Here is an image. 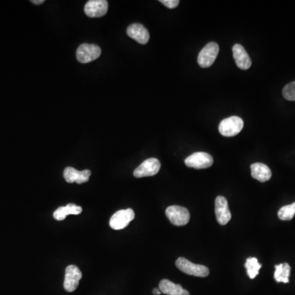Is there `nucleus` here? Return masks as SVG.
<instances>
[{"label": "nucleus", "mask_w": 295, "mask_h": 295, "mask_svg": "<svg viewBox=\"0 0 295 295\" xmlns=\"http://www.w3.org/2000/svg\"><path fill=\"white\" fill-rule=\"evenodd\" d=\"M175 265L180 271L190 276L206 277L209 275V268L206 267L199 265V264L193 263L184 257H179L175 261Z\"/></svg>", "instance_id": "obj_1"}, {"label": "nucleus", "mask_w": 295, "mask_h": 295, "mask_svg": "<svg viewBox=\"0 0 295 295\" xmlns=\"http://www.w3.org/2000/svg\"><path fill=\"white\" fill-rule=\"evenodd\" d=\"M244 127V122L240 116H230L221 121L219 125V132L226 137H232L238 135Z\"/></svg>", "instance_id": "obj_2"}, {"label": "nucleus", "mask_w": 295, "mask_h": 295, "mask_svg": "<svg viewBox=\"0 0 295 295\" xmlns=\"http://www.w3.org/2000/svg\"><path fill=\"white\" fill-rule=\"evenodd\" d=\"M101 49L96 44H82L76 50V58L81 64H88L99 58Z\"/></svg>", "instance_id": "obj_3"}, {"label": "nucleus", "mask_w": 295, "mask_h": 295, "mask_svg": "<svg viewBox=\"0 0 295 295\" xmlns=\"http://www.w3.org/2000/svg\"><path fill=\"white\" fill-rule=\"evenodd\" d=\"M219 53V46L215 42H210L202 48L198 53V63L201 68H208L211 67Z\"/></svg>", "instance_id": "obj_4"}, {"label": "nucleus", "mask_w": 295, "mask_h": 295, "mask_svg": "<svg viewBox=\"0 0 295 295\" xmlns=\"http://www.w3.org/2000/svg\"><path fill=\"white\" fill-rule=\"evenodd\" d=\"M166 215L174 226H186L190 219L188 209L176 205L168 206L166 210Z\"/></svg>", "instance_id": "obj_5"}, {"label": "nucleus", "mask_w": 295, "mask_h": 295, "mask_svg": "<svg viewBox=\"0 0 295 295\" xmlns=\"http://www.w3.org/2000/svg\"><path fill=\"white\" fill-rule=\"evenodd\" d=\"M135 218V212L131 209L119 210L110 219L109 225L113 230H123Z\"/></svg>", "instance_id": "obj_6"}, {"label": "nucleus", "mask_w": 295, "mask_h": 295, "mask_svg": "<svg viewBox=\"0 0 295 295\" xmlns=\"http://www.w3.org/2000/svg\"><path fill=\"white\" fill-rule=\"evenodd\" d=\"M185 163L187 167H192V168H208L213 164V158L210 154L206 153H194L186 158Z\"/></svg>", "instance_id": "obj_7"}, {"label": "nucleus", "mask_w": 295, "mask_h": 295, "mask_svg": "<svg viewBox=\"0 0 295 295\" xmlns=\"http://www.w3.org/2000/svg\"><path fill=\"white\" fill-rule=\"evenodd\" d=\"M161 163L157 158H149L142 162L137 168L134 171V175L137 178L153 176L159 171Z\"/></svg>", "instance_id": "obj_8"}, {"label": "nucleus", "mask_w": 295, "mask_h": 295, "mask_svg": "<svg viewBox=\"0 0 295 295\" xmlns=\"http://www.w3.org/2000/svg\"><path fill=\"white\" fill-rule=\"evenodd\" d=\"M82 278V273L76 266L70 265L66 268L65 280L64 287L66 291L73 292L77 289L80 279Z\"/></svg>", "instance_id": "obj_9"}, {"label": "nucleus", "mask_w": 295, "mask_h": 295, "mask_svg": "<svg viewBox=\"0 0 295 295\" xmlns=\"http://www.w3.org/2000/svg\"><path fill=\"white\" fill-rule=\"evenodd\" d=\"M215 214L218 223L222 226L226 225L231 219V213L225 197L217 196L216 198Z\"/></svg>", "instance_id": "obj_10"}, {"label": "nucleus", "mask_w": 295, "mask_h": 295, "mask_svg": "<svg viewBox=\"0 0 295 295\" xmlns=\"http://www.w3.org/2000/svg\"><path fill=\"white\" fill-rule=\"evenodd\" d=\"M108 3L106 0H90L84 6V13L90 17H101L107 13Z\"/></svg>", "instance_id": "obj_11"}, {"label": "nucleus", "mask_w": 295, "mask_h": 295, "mask_svg": "<svg viewBox=\"0 0 295 295\" xmlns=\"http://www.w3.org/2000/svg\"><path fill=\"white\" fill-rule=\"evenodd\" d=\"M127 33L129 37L137 41L139 44H145L150 40V33L141 24L134 23L129 25Z\"/></svg>", "instance_id": "obj_12"}, {"label": "nucleus", "mask_w": 295, "mask_h": 295, "mask_svg": "<svg viewBox=\"0 0 295 295\" xmlns=\"http://www.w3.org/2000/svg\"><path fill=\"white\" fill-rule=\"evenodd\" d=\"M91 175V171L90 170L80 171L71 167H67L64 172V178L68 183L73 182H76L77 184L85 183L88 182Z\"/></svg>", "instance_id": "obj_13"}, {"label": "nucleus", "mask_w": 295, "mask_h": 295, "mask_svg": "<svg viewBox=\"0 0 295 295\" xmlns=\"http://www.w3.org/2000/svg\"><path fill=\"white\" fill-rule=\"evenodd\" d=\"M233 57H234L236 65L240 69L248 70L252 65V61H251L249 55L241 44H234L233 47Z\"/></svg>", "instance_id": "obj_14"}, {"label": "nucleus", "mask_w": 295, "mask_h": 295, "mask_svg": "<svg viewBox=\"0 0 295 295\" xmlns=\"http://www.w3.org/2000/svg\"><path fill=\"white\" fill-rule=\"evenodd\" d=\"M251 175L258 182H266L271 179L272 171L267 165L256 162L251 165Z\"/></svg>", "instance_id": "obj_15"}, {"label": "nucleus", "mask_w": 295, "mask_h": 295, "mask_svg": "<svg viewBox=\"0 0 295 295\" xmlns=\"http://www.w3.org/2000/svg\"><path fill=\"white\" fill-rule=\"evenodd\" d=\"M158 289L167 295H190L189 291L184 289L182 285H177L166 279L161 280Z\"/></svg>", "instance_id": "obj_16"}, {"label": "nucleus", "mask_w": 295, "mask_h": 295, "mask_svg": "<svg viewBox=\"0 0 295 295\" xmlns=\"http://www.w3.org/2000/svg\"><path fill=\"white\" fill-rule=\"evenodd\" d=\"M82 212L81 206L69 203L65 206H60L53 213V217L57 221H63L68 215H79Z\"/></svg>", "instance_id": "obj_17"}, {"label": "nucleus", "mask_w": 295, "mask_h": 295, "mask_svg": "<svg viewBox=\"0 0 295 295\" xmlns=\"http://www.w3.org/2000/svg\"><path fill=\"white\" fill-rule=\"evenodd\" d=\"M274 278L276 282L289 283L290 275V266L288 263H280L275 266Z\"/></svg>", "instance_id": "obj_18"}, {"label": "nucleus", "mask_w": 295, "mask_h": 295, "mask_svg": "<svg viewBox=\"0 0 295 295\" xmlns=\"http://www.w3.org/2000/svg\"><path fill=\"white\" fill-rule=\"evenodd\" d=\"M261 265L258 262V260L256 257H249L245 262V268L247 270V274L249 278L254 279L259 273Z\"/></svg>", "instance_id": "obj_19"}, {"label": "nucleus", "mask_w": 295, "mask_h": 295, "mask_svg": "<svg viewBox=\"0 0 295 295\" xmlns=\"http://www.w3.org/2000/svg\"><path fill=\"white\" fill-rule=\"evenodd\" d=\"M295 216V202L281 208L278 212V217L282 221H290Z\"/></svg>", "instance_id": "obj_20"}, {"label": "nucleus", "mask_w": 295, "mask_h": 295, "mask_svg": "<svg viewBox=\"0 0 295 295\" xmlns=\"http://www.w3.org/2000/svg\"><path fill=\"white\" fill-rule=\"evenodd\" d=\"M283 96L289 101H295V81L286 84L282 91Z\"/></svg>", "instance_id": "obj_21"}, {"label": "nucleus", "mask_w": 295, "mask_h": 295, "mask_svg": "<svg viewBox=\"0 0 295 295\" xmlns=\"http://www.w3.org/2000/svg\"><path fill=\"white\" fill-rule=\"evenodd\" d=\"M160 3L168 9H175L179 5L180 1L179 0H160Z\"/></svg>", "instance_id": "obj_22"}, {"label": "nucleus", "mask_w": 295, "mask_h": 295, "mask_svg": "<svg viewBox=\"0 0 295 295\" xmlns=\"http://www.w3.org/2000/svg\"><path fill=\"white\" fill-rule=\"evenodd\" d=\"M153 293L154 295H160L162 292H161L160 289H158V288H156V289H154V290H153Z\"/></svg>", "instance_id": "obj_23"}, {"label": "nucleus", "mask_w": 295, "mask_h": 295, "mask_svg": "<svg viewBox=\"0 0 295 295\" xmlns=\"http://www.w3.org/2000/svg\"><path fill=\"white\" fill-rule=\"evenodd\" d=\"M32 4H35V5H41V4H43V3H44V0H37V1H36V0H33V1H32Z\"/></svg>", "instance_id": "obj_24"}]
</instances>
